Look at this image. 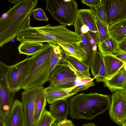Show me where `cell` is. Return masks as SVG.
<instances>
[{"label": "cell", "mask_w": 126, "mask_h": 126, "mask_svg": "<svg viewBox=\"0 0 126 126\" xmlns=\"http://www.w3.org/2000/svg\"><path fill=\"white\" fill-rule=\"evenodd\" d=\"M38 0H22L0 18V47L17 37L19 29L37 7Z\"/></svg>", "instance_id": "6da1fadb"}, {"label": "cell", "mask_w": 126, "mask_h": 126, "mask_svg": "<svg viewBox=\"0 0 126 126\" xmlns=\"http://www.w3.org/2000/svg\"><path fill=\"white\" fill-rule=\"evenodd\" d=\"M69 102L72 119L91 120L109 109L111 101L109 95L95 92L77 94Z\"/></svg>", "instance_id": "7a4b0ae2"}, {"label": "cell", "mask_w": 126, "mask_h": 126, "mask_svg": "<svg viewBox=\"0 0 126 126\" xmlns=\"http://www.w3.org/2000/svg\"><path fill=\"white\" fill-rule=\"evenodd\" d=\"M47 43L44 44L41 50L31 57L28 72L22 85V89L24 90L42 86L48 81L51 46Z\"/></svg>", "instance_id": "3957f363"}, {"label": "cell", "mask_w": 126, "mask_h": 126, "mask_svg": "<svg viewBox=\"0 0 126 126\" xmlns=\"http://www.w3.org/2000/svg\"><path fill=\"white\" fill-rule=\"evenodd\" d=\"M46 9L62 25H73L79 10L74 0H47Z\"/></svg>", "instance_id": "277c9868"}, {"label": "cell", "mask_w": 126, "mask_h": 126, "mask_svg": "<svg viewBox=\"0 0 126 126\" xmlns=\"http://www.w3.org/2000/svg\"><path fill=\"white\" fill-rule=\"evenodd\" d=\"M9 66L0 62V117L4 121L12 107L16 93L8 87L7 74Z\"/></svg>", "instance_id": "5b68a950"}, {"label": "cell", "mask_w": 126, "mask_h": 126, "mask_svg": "<svg viewBox=\"0 0 126 126\" xmlns=\"http://www.w3.org/2000/svg\"><path fill=\"white\" fill-rule=\"evenodd\" d=\"M78 77L75 71L67 63L63 62L57 65L50 73L48 81L50 85L70 88L74 87Z\"/></svg>", "instance_id": "8992f818"}, {"label": "cell", "mask_w": 126, "mask_h": 126, "mask_svg": "<svg viewBox=\"0 0 126 126\" xmlns=\"http://www.w3.org/2000/svg\"><path fill=\"white\" fill-rule=\"evenodd\" d=\"M31 57H28L13 65H9L7 74L10 91L16 93L22 89L23 82L29 70Z\"/></svg>", "instance_id": "52a82bcc"}, {"label": "cell", "mask_w": 126, "mask_h": 126, "mask_svg": "<svg viewBox=\"0 0 126 126\" xmlns=\"http://www.w3.org/2000/svg\"><path fill=\"white\" fill-rule=\"evenodd\" d=\"M109 109L111 119L115 123L122 125L126 121V91L120 90L113 92Z\"/></svg>", "instance_id": "ba28073f"}, {"label": "cell", "mask_w": 126, "mask_h": 126, "mask_svg": "<svg viewBox=\"0 0 126 126\" xmlns=\"http://www.w3.org/2000/svg\"><path fill=\"white\" fill-rule=\"evenodd\" d=\"M73 25L75 27V32L78 35L86 54V59L83 62L90 68L94 60L96 52H94L92 49L90 41L91 38L89 33V29L78 15Z\"/></svg>", "instance_id": "9c48e42d"}, {"label": "cell", "mask_w": 126, "mask_h": 126, "mask_svg": "<svg viewBox=\"0 0 126 126\" xmlns=\"http://www.w3.org/2000/svg\"><path fill=\"white\" fill-rule=\"evenodd\" d=\"M44 87L39 86L24 90L21 94L25 126H34V103L38 95L43 92Z\"/></svg>", "instance_id": "30bf717a"}, {"label": "cell", "mask_w": 126, "mask_h": 126, "mask_svg": "<svg viewBox=\"0 0 126 126\" xmlns=\"http://www.w3.org/2000/svg\"><path fill=\"white\" fill-rule=\"evenodd\" d=\"M108 26L126 18V0H102Z\"/></svg>", "instance_id": "8fae6325"}, {"label": "cell", "mask_w": 126, "mask_h": 126, "mask_svg": "<svg viewBox=\"0 0 126 126\" xmlns=\"http://www.w3.org/2000/svg\"><path fill=\"white\" fill-rule=\"evenodd\" d=\"M80 91L74 87L63 88L55 85H50L44 90L48 103L50 104L57 101L67 99Z\"/></svg>", "instance_id": "7c38bea8"}, {"label": "cell", "mask_w": 126, "mask_h": 126, "mask_svg": "<svg viewBox=\"0 0 126 126\" xmlns=\"http://www.w3.org/2000/svg\"><path fill=\"white\" fill-rule=\"evenodd\" d=\"M5 126H25L22 102L16 99L9 114L4 120Z\"/></svg>", "instance_id": "4fadbf2b"}, {"label": "cell", "mask_w": 126, "mask_h": 126, "mask_svg": "<svg viewBox=\"0 0 126 126\" xmlns=\"http://www.w3.org/2000/svg\"><path fill=\"white\" fill-rule=\"evenodd\" d=\"M78 15L89 29V33L91 38L95 39L99 44L98 30L95 16L90 9L79 10Z\"/></svg>", "instance_id": "5bb4252c"}, {"label": "cell", "mask_w": 126, "mask_h": 126, "mask_svg": "<svg viewBox=\"0 0 126 126\" xmlns=\"http://www.w3.org/2000/svg\"><path fill=\"white\" fill-rule=\"evenodd\" d=\"M126 82V70L124 66L116 74L104 82L105 87L108 88L112 93L120 90H125Z\"/></svg>", "instance_id": "9a60e30c"}, {"label": "cell", "mask_w": 126, "mask_h": 126, "mask_svg": "<svg viewBox=\"0 0 126 126\" xmlns=\"http://www.w3.org/2000/svg\"><path fill=\"white\" fill-rule=\"evenodd\" d=\"M49 112L58 122L63 120L70 113L69 102L67 99L57 101L49 105Z\"/></svg>", "instance_id": "2e32d148"}, {"label": "cell", "mask_w": 126, "mask_h": 126, "mask_svg": "<svg viewBox=\"0 0 126 126\" xmlns=\"http://www.w3.org/2000/svg\"><path fill=\"white\" fill-rule=\"evenodd\" d=\"M92 75L97 82H104L107 79L102 55L97 51L93 63L90 68Z\"/></svg>", "instance_id": "e0dca14e"}, {"label": "cell", "mask_w": 126, "mask_h": 126, "mask_svg": "<svg viewBox=\"0 0 126 126\" xmlns=\"http://www.w3.org/2000/svg\"><path fill=\"white\" fill-rule=\"evenodd\" d=\"M102 55L105 66L107 79L110 78L117 73L125 64L113 55Z\"/></svg>", "instance_id": "ac0fdd59"}, {"label": "cell", "mask_w": 126, "mask_h": 126, "mask_svg": "<svg viewBox=\"0 0 126 126\" xmlns=\"http://www.w3.org/2000/svg\"><path fill=\"white\" fill-rule=\"evenodd\" d=\"M63 62L67 63L81 78L90 77L89 67L83 62L74 57L65 55Z\"/></svg>", "instance_id": "d6986e66"}, {"label": "cell", "mask_w": 126, "mask_h": 126, "mask_svg": "<svg viewBox=\"0 0 126 126\" xmlns=\"http://www.w3.org/2000/svg\"><path fill=\"white\" fill-rule=\"evenodd\" d=\"M65 55L75 57L84 62L86 58V54L81 42L72 44H59Z\"/></svg>", "instance_id": "ffe728a7"}, {"label": "cell", "mask_w": 126, "mask_h": 126, "mask_svg": "<svg viewBox=\"0 0 126 126\" xmlns=\"http://www.w3.org/2000/svg\"><path fill=\"white\" fill-rule=\"evenodd\" d=\"M49 43L51 46L49 70L50 74L57 65L63 62L65 55L63 50L59 45Z\"/></svg>", "instance_id": "44dd1931"}, {"label": "cell", "mask_w": 126, "mask_h": 126, "mask_svg": "<svg viewBox=\"0 0 126 126\" xmlns=\"http://www.w3.org/2000/svg\"><path fill=\"white\" fill-rule=\"evenodd\" d=\"M111 36L119 43L126 38V18L108 26Z\"/></svg>", "instance_id": "7402d4cb"}, {"label": "cell", "mask_w": 126, "mask_h": 126, "mask_svg": "<svg viewBox=\"0 0 126 126\" xmlns=\"http://www.w3.org/2000/svg\"><path fill=\"white\" fill-rule=\"evenodd\" d=\"M99 52L102 55H115L120 51L118 42L111 36L97 45Z\"/></svg>", "instance_id": "603a6c76"}, {"label": "cell", "mask_w": 126, "mask_h": 126, "mask_svg": "<svg viewBox=\"0 0 126 126\" xmlns=\"http://www.w3.org/2000/svg\"><path fill=\"white\" fill-rule=\"evenodd\" d=\"M39 42H27L20 43L18 47L19 54L28 56H33L41 50L44 44Z\"/></svg>", "instance_id": "cb8c5ba5"}, {"label": "cell", "mask_w": 126, "mask_h": 126, "mask_svg": "<svg viewBox=\"0 0 126 126\" xmlns=\"http://www.w3.org/2000/svg\"><path fill=\"white\" fill-rule=\"evenodd\" d=\"M47 99L43 92L37 96L34 103L33 121L34 125L43 113L47 105Z\"/></svg>", "instance_id": "d4e9b609"}, {"label": "cell", "mask_w": 126, "mask_h": 126, "mask_svg": "<svg viewBox=\"0 0 126 126\" xmlns=\"http://www.w3.org/2000/svg\"><path fill=\"white\" fill-rule=\"evenodd\" d=\"M95 16L99 44L111 36L108 30L107 25L101 20L97 16Z\"/></svg>", "instance_id": "484cf974"}, {"label": "cell", "mask_w": 126, "mask_h": 126, "mask_svg": "<svg viewBox=\"0 0 126 126\" xmlns=\"http://www.w3.org/2000/svg\"><path fill=\"white\" fill-rule=\"evenodd\" d=\"M94 79V78L90 77L81 78L78 77L75 81L74 87L80 91L86 90L95 85L93 81Z\"/></svg>", "instance_id": "4316f807"}, {"label": "cell", "mask_w": 126, "mask_h": 126, "mask_svg": "<svg viewBox=\"0 0 126 126\" xmlns=\"http://www.w3.org/2000/svg\"><path fill=\"white\" fill-rule=\"evenodd\" d=\"M56 120L49 111L46 109L34 126H51Z\"/></svg>", "instance_id": "83f0119b"}, {"label": "cell", "mask_w": 126, "mask_h": 126, "mask_svg": "<svg viewBox=\"0 0 126 126\" xmlns=\"http://www.w3.org/2000/svg\"><path fill=\"white\" fill-rule=\"evenodd\" d=\"M90 9L95 16H97L102 21L107 24L106 15L103 3L95 7H90Z\"/></svg>", "instance_id": "f1b7e54d"}, {"label": "cell", "mask_w": 126, "mask_h": 126, "mask_svg": "<svg viewBox=\"0 0 126 126\" xmlns=\"http://www.w3.org/2000/svg\"><path fill=\"white\" fill-rule=\"evenodd\" d=\"M32 14L34 17L38 20L48 21L49 19L46 16L43 10L41 8L34 9Z\"/></svg>", "instance_id": "f546056e"}, {"label": "cell", "mask_w": 126, "mask_h": 126, "mask_svg": "<svg viewBox=\"0 0 126 126\" xmlns=\"http://www.w3.org/2000/svg\"><path fill=\"white\" fill-rule=\"evenodd\" d=\"M82 3L90 7H95L100 5L102 2L101 0H82Z\"/></svg>", "instance_id": "4dcf8cb0"}, {"label": "cell", "mask_w": 126, "mask_h": 126, "mask_svg": "<svg viewBox=\"0 0 126 126\" xmlns=\"http://www.w3.org/2000/svg\"><path fill=\"white\" fill-rule=\"evenodd\" d=\"M58 126H76L70 120L67 119V117L62 120L56 122Z\"/></svg>", "instance_id": "1f68e13d"}, {"label": "cell", "mask_w": 126, "mask_h": 126, "mask_svg": "<svg viewBox=\"0 0 126 126\" xmlns=\"http://www.w3.org/2000/svg\"><path fill=\"white\" fill-rule=\"evenodd\" d=\"M114 55L125 64L126 63V53L120 50Z\"/></svg>", "instance_id": "d6a6232c"}, {"label": "cell", "mask_w": 126, "mask_h": 126, "mask_svg": "<svg viewBox=\"0 0 126 126\" xmlns=\"http://www.w3.org/2000/svg\"><path fill=\"white\" fill-rule=\"evenodd\" d=\"M118 43L120 50L126 53V38Z\"/></svg>", "instance_id": "836d02e7"}, {"label": "cell", "mask_w": 126, "mask_h": 126, "mask_svg": "<svg viewBox=\"0 0 126 126\" xmlns=\"http://www.w3.org/2000/svg\"><path fill=\"white\" fill-rule=\"evenodd\" d=\"M21 0H7L10 2L14 4V5L18 3Z\"/></svg>", "instance_id": "e575fe53"}, {"label": "cell", "mask_w": 126, "mask_h": 126, "mask_svg": "<svg viewBox=\"0 0 126 126\" xmlns=\"http://www.w3.org/2000/svg\"><path fill=\"white\" fill-rule=\"evenodd\" d=\"M82 126H97L93 123H88L83 124Z\"/></svg>", "instance_id": "d590c367"}, {"label": "cell", "mask_w": 126, "mask_h": 126, "mask_svg": "<svg viewBox=\"0 0 126 126\" xmlns=\"http://www.w3.org/2000/svg\"><path fill=\"white\" fill-rule=\"evenodd\" d=\"M0 126H5L4 121L0 117Z\"/></svg>", "instance_id": "8d00e7d4"}, {"label": "cell", "mask_w": 126, "mask_h": 126, "mask_svg": "<svg viewBox=\"0 0 126 126\" xmlns=\"http://www.w3.org/2000/svg\"><path fill=\"white\" fill-rule=\"evenodd\" d=\"M51 126H58L56 123L54 122L53 123Z\"/></svg>", "instance_id": "74e56055"}, {"label": "cell", "mask_w": 126, "mask_h": 126, "mask_svg": "<svg viewBox=\"0 0 126 126\" xmlns=\"http://www.w3.org/2000/svg\"><path fill=\"white\" fill-rule=\"evenodd\" d=\"M121 126H126V121Z\"/></svg>", "instance_id": "f35d334b"}, {"label": "cell", "mask_w": 126, "mask_h": 126, "mask_svg": "<svg viewBox=\"0 0 126 126\" xmlns=\"http://www.w3.org/2000/svg\"><path fill=\"white\" fill-rule=\"evenodd\" d=\"M125 90L126 91V82L125 84Z\"/></svg>", "instance_id": "ab89813d"}]
</instances>
